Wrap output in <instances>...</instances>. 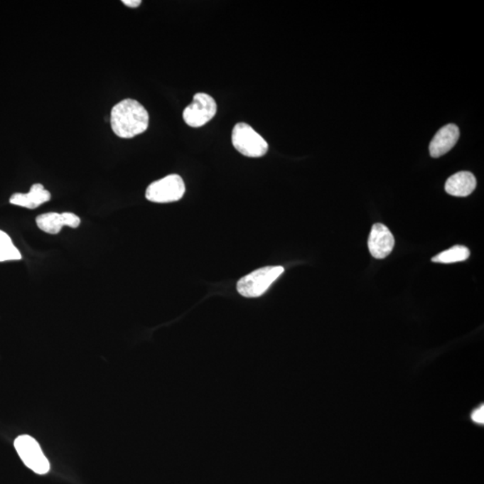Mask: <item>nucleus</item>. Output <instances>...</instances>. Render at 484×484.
I'll return each instance as SVG.
<instances>
[{
	"instance_id": "nucleus-1",
	"label": "nucleus",
	"mask_w": 484,
	"mask_h": 484,
	"mask_svg": "<svg viewBox=\"0 0 484 484\" xmlns=\"http://www.w3.org/2000/svg\"><path fill=\"white\" fill-rule=\"evenodd\" d=\"M111 125L120 139H133L149 129V114L136 100L125 99L112 109Z\"/></svg>"
},
{
	"instance_id": "nucleus-8",
	"label": "nucleus",
	"mask_w": 484,
	"mask_h": 484,
	"mask_svg": "<svg viewBox=\"0 0 484 484\" xmlns=\"http://www.w3.org/2000/svg\"><path fill=\"white\" fill-rule=\"evenodd\" d=\"M459 129L454 124L443 127L436 133L430 144V154L432 157L439 158L451 151L458 143Z\"/></svg>"
},
{
	"instance_id": "nucleus-15",
	"label": "nucleus",
	"mask_w": 484,
	"mask_h": 484,
	"mask_svg": "<svg viewBox=\"0 0 484 484\" xmlns=\"http://www.w3.org/2000/svg\"><path fill=\"white\" fill-rule=\"evenodd\" d=\"M122 3L129 8L135 9L139 6L142 1L141 0H123Z\"/></svg>"
},
{
	"instance_id": "nucleus-3",
	"label": "nucleus",
	"mask_w": 484,
	"mask_h": 484,
	"mask_svg": "<svg viewBox=\"0 0 484 484\" xmlns=\"http://www.w3.org/2000/svg\"><path fill=\"white\" fill-rule=\"evenodd\" d=\"M232 145L243 156L257 158L265 156L269 144L246 123H238L232 130Z\"/></svg>"
},
{
	"instance_id": "nucleus-9",
	"label": "nucleus",
	"mask_w": 484,
	"mask_h": 484,
	"mask_svg": "<svg viewBox=\"0 0 484 484\" xmlns=\"http://www.w3.org/2000/svg\"><path fill=\"white\" fill-rule=\"evenodd\" d=\"M51 195L44 188L43 184L36 183L31 187L29 193H16L10 198V203L28 209L39 208L46 202L50 201Z\"/></svg>"
},
{
	"instance_id": "nucleus-7",
	"label": "nucleus",
	"mask_w": 484,
	"mask_h": 484,
	"mask_svg": "<svg viewBox=\"0 0 484 484\" xmlns=\"http://www.w3.org/2000/svg\"><path fill=\"white\" fill-rule=\"evenodd\" d=\"M368 245L370 252L373 257L377 259H385L390 255L394 247L392 232L386 225H374L370 232Z\"/></svg>"
},
{
	"instance_id": "nucleus-11",
	"label": "nucleus",
	"mask_w": 484,
	"mask_h": 484,
	"mask_svg": "<svg viewBox=\"0 0 484 484\" xmlns=\"http://www.w3.org/2000/svg\"><path fill=\"white\" fill-rule=\"evenodd\" d=\"M36 224L43 232L50 235H58L66 226L63 214L58 213H46L36 218Z\"/></svg>"
},
{
	"instance_id": "nucleus-12",
	"label": "nucleus",
	"mask_w": 484,
	"mask_h": 484,
	"mask_svg": "<svg viewBox=\"0 0 484 484\" xmlns=\"http://www.w3.org/2000/svg\"><path fill=\"white\" fill-rule=\"evenodd\" d=\"M470 250L465 246L458 245L445 250L439 255L435 256L431 260L435 263L451 264L462 262L468 259Z\"/></svg>"
},
{
	"instance_id": "nucleus-14",
	"label": "nucleus",
	"mask_w": 484,
	"mask_h": 484,
	"mask_svg": "<svg viewBox=\"0 0 484 484\" xmlns=\"http://www.w3.org/2000/svg\"><path fill=\"white\" fill-rule=\"evenodd\" d=\"M471 419L473 422L478 424H483L484 422V409L483 406L477 408L473 412Z\"/></svg>"
},
{
	"instance_id": "nucleus-2",
	"label": "nucleus",
	"mask_w": 484,
	"mask_h": 484,
	"mask_svg": "<svg viewBox=\"0 0 484 484\" xmlns=\"http://www.w3.org/2000/svg\"><path fill=\"white\" fill-rule=\"evenodd\" d=\"M284 272L283 267H266L242 277L237 284V291L246 298L260 297Z\"/></svg>"
},
{
	"instance_id": "nucleus-6",
	"label": "nucleus",
	"mask_w": 484,
	"mask_h": 484,
	"mask_svg": "<svg viewBox=\"0 0 484 484\" xmlns=\"http://www.w3.org/2000/svg\"><path fill=\"white\" fill-rule=\"evenodd\" d=\"M217 111L215 99L210 95L199 92L193 102L183 112V119L192 128H200L214 118Z\"/></svg>"
},
{
	"instance_id": "nucleus-5",
	"label": "nucleus",
	"mask_w": 484,
	"mask_h": 484,
	"mask_svg": "<svg viewBox=\"0 0 484 484\" xmlns=\"http://www.w3.org/2000/svg\"><path fill=\"white\" fill-rule=\"evenodd\" d=\"M17 454L27 468L38 475H45L50 471V463L44 456L39 443L28 435L19 436L15 441Z\"/></svg>"
},
{
	"instance_id": "nucleus-13",
	"label": "nucleus",
	"mask_w": 484,
	"mask_h": 484,
	"mask_svg": "<svg viewBox=\"0 0 484 484\" xmlns=\"http://www.w3.org/2000/svg\"><path fill=\"white\" fill-rule=\"evenodd\" d=\"M21 259V253L14 245L12 240L10 239V237L6 232L0 230V262L20 260Z\"/></svg>"
},
{
	"instance_id": "nucleus-10",
	"label": "nucleus",
	"mask_w": 484,
	"mask_h": 484,
	"mask_svg": "<svg viewBox=\"0 0 484 484\" xmlns=\"http://www.w3.org/2000/svg\"><path fill=\"white\" fill-rule=\"evenodd\" d=\"M476 188L475 175L469 171H460L448 178L445 185V190L454 197H468Z\"/></svg>"
},
{
	"instance_id": "nucleus-4",
	"label": "nucleus",
	"mask_w": 484,
	"mask_h": 484,
	"mask_svg": "<svg viewBox=\"0 0 484 484\" xmlns=\"http://www.w3.org/2000/svg\"><path fill=\"white\" fill-rule=\"evenodd\" d=\"M185 191L183 178L171 174L150 184L146 188V198L154 203H171L183 198Z\"/></svg>"
}]
</instances>
